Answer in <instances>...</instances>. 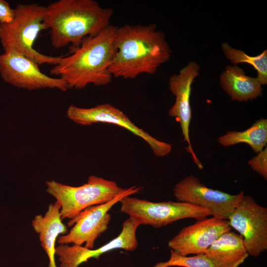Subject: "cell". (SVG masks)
I'll return each instance as SVG.
<instances>
[{
    "instance_id": "7",
    "label": "cell",
    "mask_w": 267,
    "mask_h": 267,
    "mask_svg": "<svg viewBox=\"0 0 267 267\" xmlns=\"http://www.w3.org/2000/svg\"><path fill=\"white\" fill-rule=\"evenodd\" d=\"M141 190V187L131 186L106 203L84 210L68 222V226L72 227L66 234L58 237V243L82 246L85 244L86 248L93 249L96 239L108 228L111 218L108 213L110 209L124 197L137 193Z\"/></svg>"
},
{
    "instance_id": "20",
    "label": "cell",
    "mask_w": 267,
    "mask_h": 267,
    "mask_svg": "<svg viewBox=\"0 0 267 267\" xmlns=\"http://www.w3.org/2000/svg\"><path fill=\"white\" fill-rule=\"evenodd\" d=\"M169 260L159 262L153 267H170L178 266L182 267H218L204 253L192 256H181L172 249Z\"/></svg>"
},
{
    "instance_id": "18",
    "label": "cell",
    "mask_w": 267,
    "mask_h": 267,
    "mask_svg": "<svg viewBox=\"0 0 267 267\" xmlns=\"http://www.w3.org/2000/svg\"><path fill=\"white\" fill-rule=\"evenodd\" d=\"M218 142L224 146L239 143H245L258 153L266 146L267 143V120L262 118L249 128L241 132L229 131L218 138Z\"/></svg>"
},
{
    "instance_id": "5",
    "label": "cell",
    "mask_w": 267,
    "mask_h": 267,
    "mask_svg": "<svg viewBox=\"0 0 267 267\" xmlns=\"http://www.w3.org/2000/svg\"><path fill=\"white\" fill-rule=\"evenodd\" d=\"M46 192L60 206L62 220L72 219L89 207L106 203L125 192L114 181L95 176L78 186L64 184L55 180L45 182Z\"/></svg>"
},
{
    "instance_id": "17",
    "label": "cell",
    "mask_w": 267,
    "mask_h": 267,
    "mask_svg": "<svg viewBox=\"0 0 267 267\" xmlns=\"http://www.w3.org/2000/svg\"><path fill=\"white\" fill-rule=\"evenodd\" d=\"M220 83L232 100H253L262 95V85L257 78L246 75L237 65H228L221 74Z\"/></svg>"
},
{
    "instance_id": "3",
    "label": "cell",
    "mask_w": 267,
    "mask_h": 267,
    "mask_svg": "<svg viewBox=\"0 0 267 267\" xmlns=\"http://www.w3.org/2000/svg\"><path fill=\"white\" fill-rule=\"evenodd\" d=\"M113 10L94 0H59L46 6L44 23L49 30L52 45L70 44V53L87 37L99 33L109 25Z\"/></svg>"
},
{
    "instance_id": "4",
    "label": "cell",
    "mask_w": 267,
    "mask_h": 267,
    "mask_svg": "<svg viewBox=\"0 0 267 267\" xmlns=\"http://www.w3.org/2000/svg\"><path fill=\"white\" fill-rule=\"evenodd\" d=\"M14 11L11 23L0 24V42L4 50L17 51L39 66L57 64L61 56L46 55L34 48L39 33L46 30L44 23L46 6L37 3H19Z\"/></svg>"
},
{
    "instance_id": "1",
    "label": "cell",
    "mask_w": 267,
    "mask_h": 267,
    "mask_svg": "<svg viewBox=\"0 0 267 267\" xmlns=\"http://www.w3.org/2000/svg\"><path fill=\"white\" fill-rule=\"evenodd\" d=\"M114 44L110 70L113 77L124 79L154 74L172 53L165 34L154 24L117 27Z\"/></svg>"
},
{
    "instance_id": "6",
    "label": "cell",
    "mask_w": 267,
    "mask_h": 267,
    "mask_svg": "<svg viewBox=\"0 0 267 267\" xmlns=\"http://www.w3.org/2000/svg\"><path fill=\"white\" fill-rule=\"evenodd\" d=\"M120 202L121 212L129 215L139 226L159 228L183 219L201 220L212 216L206 208L179 201L153 202L127 196Z\"/></svg>"
},
{
    "instance_id": "11",
    "label": "cell",
    "mask_w": 267,
    "mask_h": 267,
    "mask_svg": "<svg viewBox=\"0 0 267 267\" xmlns=\"http://www.w3.org/2000/svg\"><path fill=\"white\" fill-rule=\"evenodd\" d=\"M173 194L177 201L206 208L212 212V216L225 220L244 195L243 191L233 195L209 188L193 175L176 184Z\"/></svg>"
},
{
    "instance_id": "13",
    "label": "cell",
    "mask_w": 267,
    "mask_h": 267,
    "mask_svg": "<svg viewBox=\"0 0 267 267\" xmlns=\"http://www.w3.org/2000/svg\"><path fill=\"white\" fill-rule=\"evenodd\" d=\"M200 66L194 61H191L181 69L178 74L170 78L169 89L176 96V101L170 109L168 114L179 122L183 141L187 143L186 150L191 155L194 163L202 170L203 165L195 155L192 147L189 137V126L192 117L190 106L191 85L199 74Z\"/></svg>"
},
{
    "instance_id": "8",
    "label": "cell",
    "mask_w": 267,
    "mask_h": 267,
    "mask_svg": "<svg viewBox=\"0 0 267 267\" xmlns=\"http://www.w3.org/2000/svg\"><path fill=\"white\" fill-rule=\"evenodd\" d=\"M243 237L249 255L258 257L267 249V208L244 195L228 218Z\"/></svg>"
},
{
    "instance_id": "19",
    "label": "cell",
    "mask_w": 267,
    "mask_h": 267,
    "mask_svg": "<svg viewBox=\"0 0 267 267\" xmlns=\"http://www.w3.org/2000/svg\"><path fill=\"white\" fill-rule=\"evenodd\" d=\"M222 49L225 57L231 62L236 65L240 63H247L256 70V77L262 85L267 84V50H264L259 55L252 56L246 54L243 51L232 47L228 43L223 42Z\"/></svg>"
},
{
    "instance_id": "14",
    "label": "cell",
    "mask_w": 267,
    "mask_h": 267,
    "mask_svg": "<svg viewBox=\"0 0 267 267\" xmlns=\"http://www.w3.org/2000/svg\"><path fill=\"white\" fill-rule=\"evenodd\" d=\"M138 226L135 221L129 218L123 222L122 230L116 237L95 249L82 245L59 244L55 247V255L58 256L59 267H78L90 258L98 259L103 254L114 249L134 251L138 246L136 231Z\"/></svg>"
},
{
    "instance_id": "9",
    "label": "cell",
    "mask_w": 267,
    "mask_h": 267,
    "mask_svg": "<svg viewBox=\"0 0 267 267\" xmlns=\"http://www.w3.org/2000/svg\"><path fill=\"white\" fill-rule=\"evenodd\" d=\"M39 66L13 50H5L0 54V75L6 83L28 90L49 88L66 91L70 89L64 80L45 75Z\"/></svg>"
},
{
    "instance_id": "12",
    "label": "cell",
    "mask_w": 267,
    "mask_h": 267,
    "mask_svg": "<svg viewBox=\"0 0 267 267\" xmlns=\"http://www.w3.org/2000/svg\"><path fill=\"white\" fill-rule=\"evenodd\" d=\"M231 229L228 220L207 218L182 228L169 241L168 246L181 256L204 253L216 239Z\"/></svg>"
},
{
    "instance_id": "16",
    "label": "cell",
    "mask_w": 267,
    "mask_h": 267,
    "mask_svg": "<svg viewBox=\"0 0 267 267\" xmlns=\"http://www.w3.org/2000/svg\"><path fill=\"white\" fill-rule=\"evenodd\" d=\"M204 254L218 267H239L249 255L243 237L230 231L221 235Z\"/></svg>"
},
{
    "instance_id": "2",
    "label": "cell",
    "mask_w": 267,
    "mask_h": 267,
    "mask_svg": "<svg viewBox=\"0 0 267 267\" xmlns=\"http://www.w3.org/2000/svg\"><path fill=\"white\" fill-rule=\"evenodd\" d=\"M116 28L110 24L96 35L86 38L70 55L61 57L51 69V74L64 80L70 89L109 84L113 77L110 68L116 51Z\"/></svg>"
},
{
    "instance_id": "22",
    "label": "cell",
    "mask_w": 267,
    "mask_h": 267,
    "mask_svg": "<svg viewBox=\"0 0 267 267\" xmlns=\"http://www.w3.org/2000/svg\"><path fill=\"white\" fill-rule=\"evenodd\" d=\"M14 17V9L5 0H0V24L11 23Z\"/></svg>"
},
{
    "instance_id": "21",
    "label": "cell",
    "mask_w": 267,
    "mask_h": 267,
    "mask_svg": "<svg viewBox=\"0 0 267 267\" xmlns=\"http://www.w3.org/2000/svg\"><path fill=\"white\" fill-rule=\"evenodd\" d=\"M248 164L252 169L262 176L266 180L267 179V147L266 146L255 157L250 160Z\"/></svg>"
},
{
    "instance_id": "15",
    "label": "cell",
    "mask_w": 267,
    "mask_h": 267,
    "mask_svg": "<svg viewBox=\"0 0 267 267\" xmlns=\"http://www.w3.org/2000/svg\"><path fill=\"white\" fill-rule=\"evenodd\" d=\"M60 211V206L55 201L49 205L44 215L36 216L32 222L34 229L39 235L41 245L48 257V267H57L55 242L59 234L68 232L67 226L62 222Z\"/></svg>"
},
{
    "instance_id": "10",
    "label": "cell",
    "mask_w": 267,
    "mask_h": 267,
    "mask_svg": "<svg viewBox=\"0 0 267 267\" xmlns=\"http://www.w3.org/2000/svg\"><path fill=\"white\" fill-rule=\"evenodd\" d=\"M67 116L73 122L83 126L103 123L124 128L143 139L157 157L165 156L172 150V144L151 136L133 123L122 111L110 104H102L91 108L71 105L67 109Z\"/></svg>"
}]
</instances>
